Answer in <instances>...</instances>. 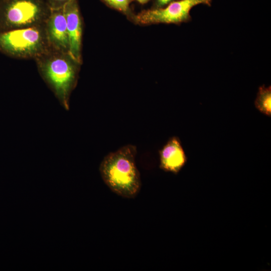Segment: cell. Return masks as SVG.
<instances>
[{"label": "cell", "mask_w": 271, "mask_h": 271, "mask_svg": "<svg viewBox=\"0 0 271 271\" xmlns=\"http://www.w3.org/2000/svg\"><path fill=\"white\" fill-rule=\"evenodd\" d=\"M69 41V54L77 62H82V19L77 0H70L63 8Z\"/></svg>", "instance_id": "6"}, {"label": "cell", "mask_w": 271, "mask_h": 271, "mask_svg": "<svg viewBox=\"0 0 271 271\" xmlns=\"http://www.w3.org/2000/svg\"><path fill=\"white\" fill-rule=\"evenodd\" d=\"M50 49L45 24L0 31V52L16 59H33Z\"/></svg>", "instance_id": "3"}, {"label": "cell", "mask_w": 271, "mask_h": 271, "mask_svg": "<svg viewBox=\"0 0 271 271\" xmlns=\"http://www.w3.org/2000/svg\"><path fill=\"white\" fill-rule=\"evenodd\" d=\"M173 0H157V3L159 7L164 6L170 3Z\"/></svg>", "instance_id": "12"}, {"label": "cell", "mask_w": 271, "mask_h": 271, "mask_svg": "<svg viewBox=\"0 0 271 271\" xmlns=\"http://www.w3.org/2000/svg\"><path fill=\"white\" fill-rule=\"evenodd\" d=\"M50 12L45 0H0V31L44 25Z\"/></svg>", "instance_id": "4"}, {"label": "cell", "mask_w": 271, "mask_h": 271, "mask_svg": "<svg viewBox=\"0 0 271 271\" xmlns=\"http://www.w3.org/2000/svg\"><path fill=\"white\" fill-rule=\"evenodd\" d=\"M160 168L177 174L186 164L187 158L180 139L172 137L159 151Z\"/></svg>", "instance_id": "8"}, {"label": "cell", "mask_w": 271, "mask_h": 271, "mask_svg": "<svg viewBox=\"0 0 271 271\" xmlns=\"http://www.w3.org/2000/svg\"><path fill=\"white\" fill-rule=\"evenodd\" d=\"M45 28L50 48L69 53V37L63 8L51 9Z\"/></svg>", "instance_id": "7"}, {"label": "cell", "mask_w": 271, "mask_h": 271, "mask_svg": "<svg viewBox=\"0 0 271 271\" xmlns=\"http://www.w3.org/2000/svg\"><path fill=\"white\" fill-rule=\"evenodd\" d=\"M271 89L270 86L264 85L259 88L256 98L254 101L255 107L261 113L270 116L271 114Z\"/></svg>", "instance_id": "9"}, {"label": "cell", "mask_w": 271, "mask_h": 271, "mask_svg": "<svg viewBox=\"0 0 271 271\" xmlns=\"http://www.w3.org/2000/svg\"><path fill=\"white\" fill-rule=\"evenodd\" d=\"M35 60L43 80L63 107L68 110L70 96L77 83L80 64L68 53L51 48Z\"/></svg>", "instance_id": "2"}, {"label": "cell", "mask_w": 271, "mask_h": 271, "mask_svg": "<svg viewBox=\"0 0 271 271\" xmlns=\"http://www.w3.org/2000/svg\"><path fill=\"white\" fill-rule=\"evenodd\" d=\"M141 4H146L149 2V0H137Z\"/></svg>", "instance_id": "13"}, {"label": "cell", "mask_w": 271, "mask_h": 271, "mask_svg": "<svg viewBox=\"0 0 271 271\" xmlns=\"http://www.w3.org/2000/svg\"><path fill=\"white\" fill-rule=\"evenodd\" d=\"M212 0H179L171 2L166 7L144 10L134 19L140 24L179 23L190 18L191 9L199 4L210 5Z\"/></svg>", "instance_id": "5"}, {"label": "cell", "mask_w": 271, "mask_h": 271, "mask_svg": "<svg viewBox=\"0 0 271 271\" xmlns=\"http://www.w3.org/2000/svg\"><path fill=\"white\" fill-rule=\"evenodd\" d=\"M110 7L122 12H126L129 9L130 0H103Z\"/></svg>", "instance_id": "10"}, {"label": "cell", "mask_w": 271, "mask_h": 271, "mask_svg": "<svg viewBox=\"0 0 271 271\" xmlns=\"http://www.w3.org/2000/svg\"><path fill=\"white\" fill-rule=\"evenodd\" d=\"M136 154V146H124L106 155L99 166L105 184L112 192L123 197L133 198L141 188L140 173L135 161Z\"/></svg>", "instance_id": "1"}, {"label": "cell", "mask_w": 271, "mask_h": 271, "mask_svg": "<svg viewBox=\"0 0 271 271\" xmlns=\"http://www.w3.org/2000/svg\"><path fill=\"white\" fill-rule=\"evenodd\" d=\"M70 0H46L47 4L51 9H58L63 7Z\"/></svg>", "instance_id": "11"}]
</instances>
